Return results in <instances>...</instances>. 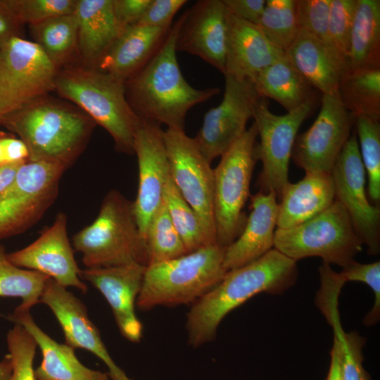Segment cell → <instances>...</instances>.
<instances>
[{
    "label": "cell",
    "mask_w": 380,
    "mask_h": 380,
    "mask_svg": "<svg viewBox=\"0 0 380 380\" xmlns=\"http://www.w3.org/2000/svg\"><path fill=\"white\" fill-rule=\"evenodd\" d=\"M170 29L139 25L127 27L94 68L125 82L154 57Z\"/></svg>",
    "instance_id": "cb8c5ba5"
},
{
    "label": "cell",
    "mask_w": 380,
    "mask_h": 380,
    "mask_svg": "<svg viewBox=\"0 0 380 380\" xmlns=\"http://www.w3.org/2000/svg\"><path fill=\"white\" fill-rule=\"evenodd\" d=\"M257 25L273 44L286 52L300 30L297 0H267Z\"/></svg>",
    "instance_id": "e575fe53"
},
{
    "label": "cell",
    "mask_w": 380,
    "mask_h": 380,
    "mask_svg": "<svg viewBox=\"0 0 380 380\" xmlns=\"http://www.w3.org/2000/svg\"><path fill=\"white\" fill-rule=\"evenodd\" d=\"M77 0H4L23 23L34 25L49 18L73 13Z\"/></svg>",
    "instance_id": "f35d334b"
},
{
    "label": "cell",
    "mask_w": 380,
    "mask_h": 380,
    "mask_svg": "<svg viewBox=\"0 0 380 380\" xmlns=\"http://www.w3.org/2000/svg\"><path fill=\"white\" fill-rule=\"evenodd\" d=\"M12 374V362L10 355H6L0 361V380H11Z\"/></svg>",
    "instance_id": "f907efd6"
},
{
    "label": "cell",
    "mask_w": 380,
    "mask_h": 380,
    "mask_svg": "<svg viewBox=\"0 0 380 380\" xmlns=\"http://www.w3.org/2000/svg\"><path fill=\"white\" fill-rule=\"evenodd\" d=\"M337 93L343 106L356 118L380 120V68L349 71Z\"/></svg>",
    "instance_id": "1f68e13d"
},
{
    "label": "cell",
    "mask_w": 380,
    "mask_h": 380,
    "mask_svg": "<svg viewBox=\"0 0 380 380\" xmlns=\"http://www.w3.org/2000/svg\"><path fill=\"white\" fill-rule=\"evenodd\" d=\"M86 268L129 264L147 266L146 240L138 226L133 201L116 190L104 197L95 220L72 238Z\"/></svg>",
    "instance_id": "8992f818"
},
{
    "label": "cell",
    "mask_w": 380,
    "mask_h": 380,
    "mask_svg": "<svg viewBox=\"0 0 380 380\" xmlns=\"http://www.w3.org/2000/svg\"><path fill=\"white\" fill-rule=\"evenodd\" d=\"M255 124L220 156L214 172L213 208L217 243L227 248L241 233L247 217L243 208L250 196V184L258 160Z\"/></svg>",
    "instance_id": "ba28073f"
},
{
    "label": "cell",
    "mask_w": 380,
    "mask_h": 380,
    "mask_svg": "<svg viewBox=\"0 0 380 380\" xmlns=\"http://www.w3.org/2000/svg\"><path fill=\"white\" fill-rule=\"evenodd\" d=\"M330 356V365L326 380H343L341 348L338 342L335 338H334Z\"/></svg>",
    "instance_id": "c3c4849f"
},
{
    "label": "cell",
    "mask_w": 380,
    "mask_h": 380,
    "mask_svg": "<svg viewBox=\"0 0 380 380\" xmlns=\"http://www.w3.org/2000/svg\"><path fill=\"white\" fill-rule=\"evenodd\" d=\"M1 124L26 145L28 161L70 167L85 148L96 126L69 101L40 97L5 118Z\"/></svg>",
    "instance_id": "7a4b0ae2"
},
{
    "label": "cell",
    "mask_w": 380,
    "mask_h": 380,
    "mask_svg": "<svg viewBox=\"0 0 380 380\" xmlns=\"http://www.w3.org/2000/svg\"><path fill=\"white\" fill-rule=\"evenodd\" d=\"M186 2V0H152L136 25L170 29L174 16Z\"/></svg>",
    "instance_id": "7bdbcfd3"
},
{
    "label": "cell",
    "mask_w": 380,
    "mask_h": 380,
    "mask_svg": "<svg viewBox=\"0 0 380 380\" xmlns=\"http://www.w3.org/2000/svg\"><path fill=\"white\" fill-rule=\"evenodd\" d=\"M4 164H6V163H5L4 152H3L1 144H0V165H4Z\"/></svg>",
    "instance_id": "816d5d0a"
},
{
    "label": "cell",
    "mask_w": 380,
    "mask_h": 380,
    "mask_svg": "<svg viewBox=\"0 0 380 380\" xmlns=\"http://www.w3.org/2000/svg\"><path fill=\"white\" fill-rule=\"evenodd\" d=\"M274 192L258 191L251 197V213L238 238L225 248L226 272L260 258L274 247L278 204Z\"/></svg>",
    "instance_id": "603a6c76"
},
{
    "label": "cell",
    "mask_w": 380,
    "mask_h": 380,
    "mask_svg": "<svg viewBox=\"0 0 380 380\" xmlns=\"http://www.w3.org/2000/svg\"><path fill=\"white\" fill-rule=\"evenodd\" d=\"M331 174L335 200L346 209L355 233L366 245L368 253L380 252V208L367 199L365 170L360 157L357 135L353 134L343 146Z\"/></svg>",
    "instance_id": "5bb4252c"
},
{
    "label": "cell",
    "mask_w": 380,
    "mask_h": 380,
    "mask_svg": "<svg viewBox=\"0 0 380 380\" xmlns=\"http://www.w3.org/2000/svg\"><path fill=\"white\" fill-rule=\"evenodd\" d=\"M7 258L14 265L40 272L63 286L87 291L68 236L67 217L63 213H59L34 241L7 254Z\"/></svg>",
    "instance_id": "e0dca14e"
},
{
    "label": "cell",
    "mask_w": 380,
    "mask_h": 380,
    "mask_svg": "<svg viewBox=\"0 0 380 380\" xmlns=\"http://www.w3.org/2000/svg\"><path fill=\"white\" fill-rule=\"evenodd\" d=\"M8 319L24 327L39 348L42 360L34 370L37 380H110L109 374L82 365L71 346L59 343L35 323L30 310L15 308Z\"/></svg>",
    "instance_id": "d4e9b609"
},
{
    "label": "cell",
    "mask_w": 380,
    "mask_h": 380,
    "mask_svg": "<svg viewBox=\"0 0 380 380\" xmlns=\"http://www.w3.org/2000/svg\"><path fill=\"white\" fill-rule=\"evenodd\" d=\"M35 43L59 68L77 54V24L73 13L53 17L32 25Z\"/></svg>",
    "instance_id": "4dcf8cb0"
},
{
    "label": "cell",
    "mask_w": 380,
    "mask_h": 380,
    "mask_svg": "<svg viewBox=\"0 0 380 380\" xmlns=\"http://www.w3.org/2000/svg\"><path fill=\"white\" fill-rule=\"evenodd\" d=\"M39 303L46 305L54 314L63 329L65 344L74 349L88 350L100 358L108 367L113 380L124 372L110 357L99 331L89 317L85 305L66 287L49 278Z\"/></svg>",
    "instance_id": "ffe728a7"
},
{
    "label": "cell",
    "mask_w": 380,
    "mask_h": 380,
    "mask_svg": "<svg viewBox=\"0 0 380 380\" xmlns=\"http://www.w3.org/2000/svg\"><path fill=\"white\" fill-rule=\"evenodd\" d=\"M49 277L11 263L0 246V297L20 298L16 309L30 310L39 298Z\"/></svg>",
    "instance_id": "d6a6232c"
},
{
    "label": "cell",
    "mask_w": 380,
    "mask_h": 380,
    "mask_svg": "<svg viewBox=\"0 0 380 380\" xmlns=\"http://www.w3.org/2000/svg\"><path fill=\"white\" fill-rule=\"evenodd\" d=\"M146 267L134 263L85 268L80 274L104 296L121 334L132 343L139 342L142 336V325L136 315L135 305Z\"/></svg>",
    "instance_id": "d6986e66"
},
{
    "label": "cell",
    "mask_w": 380,
    "mask_h": 380,
    "mask_svg": "<svg viewBox=\"0 0 380 380\" xmlns=\"http://www.w3.org/2000/svg\"><path fill=\"white\" fill-rule=\"evenodd\" d=\"M225 248L215 243L147 265L136 305L147 310L162 305L193 304L225 275Z\"/></svg>",
    "instance_id": "5b68a950"
},
{
    "label": "cell",
    "mask_w": 380,
    "mask_h": 380,
    "mask_svg": "<svg viewBox=\"0 0 380 380\" xmlns=\"http://www.w3.org/2000/svg\"><path fill=\"white\" fill-rule=\"evenodd\" d=\"M6 341L12 362L11 380H37L33 369L37 346L33 337L21 325L15 324Z\"/></svg>",
    "instance_id": "74e56055"
},
{
    "label": "cell",
    "mask_w": 380,
    "mask_h": 380,
    "mask_svg": "<svg viewBox=\"0 0 380 380\" xmlns=\"http://www.w3.org/2000/svg\"><path fill=\"white\" fill-rule=\"evenodd\" d=\"M331 1L297 0V19L300 30L329 42L328 21Z\"/></svg>",
    "instance_id": "b9f144b4"
},
{
    "label": "cell",
    "mask_w": 380,
    "mask_h": 380,
    "mask_svg": "<svg viewBox=\"0 0 380 380\" xmlns=\"http://www.w3.org/2000/svg\"><path fill=\"white\" fill-rule=\"evenodd\" d=\"M21 25L4 0H0V46L13 37H20Z\"/></svg>",
    "instance_id": "bcb514c9"
},
{
    "label": "cell",
    "mask_w": 380,
    "mask_h": 380,
    "mask_svg": "<svg viewBox=\"0 0 380 380\" xmlns=\"http://www.w3.org/2000/svg\"><path fill=\"white\" fill-rule=\"evenodd\" d=\"M339 291L332 287L317 291L315 303L332 327L341 348L343 380H370L362 362L365 339L355 331L346 332L341 324L338 312Z\"/></svg>",
    "instance_id": "f546056e"
},
{
    "label": "cell",
    "mask_w": 380,
    "mask_h": 380,
    "mask_svg": "<svg viewBox=\"0 0 380 380\" xmlns=\"http://www.w3.org/2000/svg\"><path fill=\"white\" fill-rule=\"evenodd\" d=\"M357 0H331L328 21L329 42L347 58Z\"/></svg>",
    "instance_id": "ab89813d"
},
{
    "label": "cell",
    "mask_w": 380,
    "mask_h": 380,
    "mask_svg": "<svg viewBox=\"0 0 380 380\" xmlns=\"http://www.w3.org/2000/svg\"><path fill=\"white\" fill-rule=\"evenodd\" d=\"M296 262L275 248L255 261L229 270L187 314L188 343L193 347L212 341L223 318L260 293L281 294L298 278Z\"/></svg>",
    "instance_id": "6da1fadb"
},
{
    "label": "cell",
    "mask_w": 380,
    "mask_h": 380,
    "mask_svg": "<svg viewBox=\"0 0 380 380\" xmlns=\"http://www.w3.org/2000/svg\"><path fill=\"white\" fill-rule=\"evenodd\" d=\"M0 144L6 164L24 163L28 160V149L20 139L2 137L0 138Z\"/></svg>",
    "instance_id": "7dc6e473"
},
{
    "label": "cell",
    "mask_w": 380,
    "mask_h": 380,
    "mask_svg": "<svg viewBox=\"0 0 380 380\" xmlns=\"http://www.w3.org/2000/svg\"><path fill=\"white\" fill-rule=\"evenodd\" d=\"M118 380H131L129 379L125 374H124L120 378H119Z\"/></svg>",
    "instance_id": "f5cc1de1"
},
{
    "label": "cell",
    "mask_w": 380,
    "mask_h": 380,
    "mask_svg": "<svg viewBox=\"0 0 380 380\" xmlns=\"http://www.w3.org/2000/svg\"><path fill=\"white\" fill-rule=\"evenodd\" d=\"M181 18L172 26L154 57L125 82L127 101L141 120L184 129L187 112L218 94L216 87L197 89L184 78L176 56V39Z\"/></svg>",
    "instance_id": "3957f363"
},
{
    "label": "cell",
    "mask_w": 380,
    "mask_h": 380,
    "mask_svg": "<svg viewBox=\"0 0 380 380\" xmlns=\"http://www.w3.org/2000/svg\"><path fill=\"white\" fill-rule=\"evenodd\" d=\"M145 240L147 265L172 260L188 253L170 219L163 199L149 222Z\"/></svg>",
    "instance_id": "836d02e7"
},
{
    "label": "cell",
    "mask_w": 380,
    "mask_h": 380,
    "mask_svg": "<svg viewBox=\"0 0 380 380\" xmlns=\"http://www.w3.org/2000/svg\"><path fill=\"white\" fill-rule=\"evenodd\" d=\"M347 61L349 71L380 68L379 0H357Z\"/></svg>",
    "instance_id": "f1b7e54d"
},
{
    "label": "cell",
    "mask_w": 380,
    "mask_h": 380,
    "mask_svg": "<svg viewBox=\"0 0 380 380\" xmlns=\"http://www.w3.org/2000/svg\"><path fill=\"white\" fill-rule=\"evenodd\" d=\"M170 175L182 197L197 215L209 245L217 243L214 217V172L194 138L184 130L163 132Z\"/></svg>",
    "instance_id": "8fae6325"
},
{
    "label": "cell",
    "mask_w": 380,
    "mask_h": 380,
    "mask_svg": "<svg viewBox=\"0 0 380 380\" xmlns=\"http://www.w3.org/2000/svg\"><path fill=\"white\" fill-rule=\"evenodd\" d=\"M285 55L322 95L336 92L349 71L346 56L334 45L301 30Z\"/></svg>",
    "instance_id": "7402d4cb"
},
{
    "label": "cell",
    "mask_w": 380,
    "mask_h": 380,
    "mask_svg": "<svg viewBox=\"0 0 380 380\" xmlns=\"http://www.w3.org/2000/svg\"><path fill=\"white\" fill-rule=\"evenodd\" d=\"M366 115L355 118L362 162L368 177V192L376 205L380 201V122Z\"/></svg>",
    "instance_id": "8d00e7d4"
},
{
    "label": "cell",
    "mask_w": 380,
    "mask_h": 380,
    "mask_svg": "<svg viewBox=\"0 0 380 380\" xmlns=\"http://www.w3.org/2000/svg\"><path fill=\"white\" fill-rule=\"evenodd\" d=\"M163 132L160 124L141 120L135 135L134 151L138 162L139 182L133 210L144 239L149 222L163 201L170 175Z\"/></svg>",
    "instance_id": "2e32d148"
},
{
    "label": "cell",
    "mask_w": 380,
    "mask_h": 380,
    "mask_svg": "<svg viewBox=\"0 0 380 380\" xmlns=\"http://www.w3.org/2000/svg\"><path fill=\"white\" fill-rule=\"evenodd\" d=\"M222 1L230 13L256 25L266 4V0H222Z\"/></svg>",
    "instance_id": "f6af8a7d"
},
{
    "label": "cell",
    "mask_w": 380,
    "mask_h": 380,
    "mask_svg": "<svg viewBox=\"0 0 380 380\" xmlns=\"http://www.w3.org/2000/svg\"><path fill=\"white\" fill-rule=\"evenodd\" d=\"M1 166V165H0Z\"/></svg>",
    "instance_id": "db71d44e"
},
{
    "label": "cell",
    "mask_w": 380,
    "mask_h": 380,
    "mask_svg": "<svg viewBox=\"0 0 380 380\" xmlns=\"http://www.w3.org/2000/svg\"><path fill=\"white\" fill-rule=\"evenodd\" d=\"M253 83L260 97L276 101L287 112L315 96L313 87L285 54L262 70Z\"/></svg>",
    "instance_id": "83f0119b"
},
{
    "label": "cell",
    "mask_w": 380,
    "mask_h": 380,
    "mask_svg": "<svg viewBox=\"0 0 380 380\" xmlns=\"http://www.w3.org/2000/svg\"><path fill=\"white\" fill-rule=\"evenodd\" d=\"M60 68L34 42L15 37L0 46V122L54 91Z\"/></svg>",
    "instance_id": "9c48e42d"
},
{
    "label": "cell",
    "mask_w": 380,
    "mask_h": 380,
    "mask_svg": "<svg viewBox=\"0 0 380 380\" xmlns=\"http://www.w3.org/2000/svg\"><path fill=\"white\" fill-rule=\"evenodd\" d=\"M355 117L340 101L337 91L324 94L311 127L296 136L291 158L305 173H330L350 137Z\"/></svg>",
    "instance_id": "4fadbf2b"
},
{
    "label": "cell",
    "mask_w": 380,
    "mask_h": 380,
    "mask_svg": "<svg viewBox=\"0 0 380 380\" xmlns=\"http://www.w3.org/2000/svg\"><path fill=\"white\" fill-rule=\"evenodd\" d=\"M65 170L41 162L23 163L11 185L0 196V239L35 223L53 203Z\"/></svg>",
    "instance_id": "7c38bea8"
},
{
    "label": "cell",
    "mask_w": 380,
    "mask_h": 380,
    "mask_svg": "<svg viewBox=\"0 0 380 380\" xmlns=\"http://www.w3.org/2000/svg\"><path fill=\"white\" fill-rule=\"evenodd\" d=\"M224 79L222 102L205 113L194 138L210 163L245 132L248 120L253 118L255 106L261 98L251 80L229 75H224Z\"/></svg>",
    "instance_id": "9a60e30c"
},
{
    "label": "cell",
    "mask_w": 380,
    "mask_h": 380,
    "mask_svg": "<svg viewBox=\"0 0 380 380\" xmlns=\"http://www.w3.org/2000/svg\"><path fill=\"white\" fill-rule=\"evenodd\" d=\"M285 52L273 44L258 25L227 11L224 75L253 82Z\"/></svg>",
    "instance_id": "44dd1931"
},
{
    "label": "cell",
    "mask_w": 380,
    "mask_h": 380,
    "mask_svg": "<svg viewBox=\"0 0 380 380\" xmlns=\"http://www.w3.org/2000/svg\"><path fill=\"white\" fill-rule=\"evenodd\" d=\"M54 91L104 128L117 151L134 154L141 119L127 101L124 82L94 67L68 65L60 68Z\"/></svg>",
    "instance_id": "277c9868"
},
{
    "label": "cell",
    "mask_w": 380,
    "mask_h": 380,
    "mask_svg": "<svg viewBox=\"0 0 380 380\" xmlns=\"http://www.w3.org/2000/svg\"><path fill=\"white\" fill-rule=\"evenodd\" d=\"M339 274L345 282H362L373 291L374 303L371 310L365 315L363 323L367 327L377 323L380 317V262L362 264L354 260L342 268Z\"/></svg>",
    "instance_id": "60d3db41"
},
{
    "label": "cell",
    "mask_w": 380,
    "mask_h": 380,
    "mask_svg": "<svg viewBox=\"0 0 380 380\" xmlns=\"http://www.w3.org/2000/svg\"><path fill=\"white\" fill-rule=\"evenodd\" d=\"M278 204L277 228L291 227L319 215L335 201L331 172L305 173L296 183L284 189Z\"/></svg>",
    "instance_id": "484cf974"
},
{
    "label": "cell",
    "mask_w": 380,
    "mask_h": 380,
    "mask_svg": "<svg viewBox=\"0 0 380 380\" xmlns=\"http://www.w3.org/2000/svg\"><path fill=\"white\" fill-rule=\"evenodd\" d=\"M23 163H6L0 166V196L11 185Z\"/></svg>",
    "instance_id": "681fc988"
},
{
    "label": "cell",
    "mask_w": 380,
    "mask_h": 380,
    "mask_svg": "<svg viewBox=\"0 0 380 380\" xmlns=\"http://www.w3.org/2000/svg\"><path fill=\"white\" fill-rule=\"evenodd\" d=\"M316 99H310L298 108L284 115H276L269 108L267 99L257 101L253 118L260 143L256 156L262 167L258 179L260 191L274 192L279 199L289 182V164L298 131L315 107Z\"/></svg>",
    "instance_id": "30bf717a"
},
{
    "label": "cell",
    "mask_w": 380,
    "mask_h": 380,
    "mask_svg": "<svg viewBox=\"0 0 380 380\" xmlns=\"http://www.w3.org/2000/svg\"><path fill=\"white\" fill-rule=\"evenodd\" d=\"M180 18L177 51L197 56L224 74L227 10L222 0L198 1Z\"/></svg>",
    "instance_id": "ac0fdd59"
},
{
    "label": "cell",
    "mask_w": 380,
    "mask_h": 380,
    "mask_svg": "<svg viewBox=\"0 0 380 380\" xmlns=\"http://www.w3.org/2000/svg\"><path fill=\"white\" fill-rule=\"evenodd\" d=\"M274 248L296 262L319 257L323 262L343 268L362 251V243L346 209L335 200L327 209L305 222L277 228Z\"/></svg>",
    "instance_id": "52a82bcc"
},
{
    "label": "cell",
    "mask_w": 380,
    "mask_h": 380,
    "mask_svg": "<svg viewBox=\"0 0 380 380\" xmlns=\"http://www.w3.org/2000/svg\"><path fill=\"white\" fill-rule=\"evenodd\" d=\"M151 1L113 0L114 17L121 32L140 20Z\"/></svg>",
    "instance_id": "ee69618b"
},
{
    "label": "cell",
    "mask_w": 380,
    "mask_h": 380,
    "mask_svg": "<svg viewBox=\"0 0 380 380\" xmlns=\"http://www.w3.org/2000/svg\"><path fill=\"white\" fill-rule=\"evenodd\" d=\"M74 14L77 24V54L83 65L96 67L121 34L113 0H77Z\"/></svg>",
    "instance_id": "4316f807"
},
{
    "label": "cell",
    "mask_w": 380,
    "mask_h": 380,
    "mask_svg": "<svg viewBox=\"0 0 380 380\" xmlns=\"http://www.w3.org/2000/svg\"><path fill=\"white\" fill-rule=\"evenodd\" d=\"M163 200L188 253L208 246L197 215L182 197L170 175L165 186Z\"/></svg>",
    "instance_id": "d590c367"
}]
</instances>
